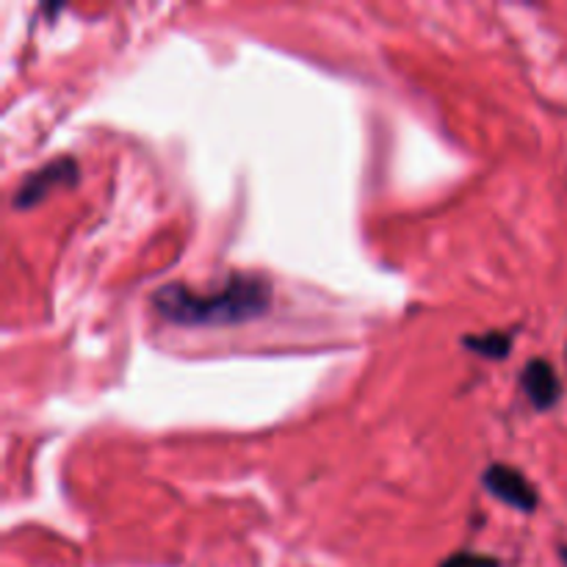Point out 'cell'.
<instances>
[{
  "instance_id": "cell-3",
  "label": "cell",
  "mask_w": 567,
  "mask_h": 567,
  "mask_svg": "<svg viewBox=\"0 0 567 567\" xmlns=\"http://www.w3.org/2000/svg\"><path fill=\"white\" fill-rule=\"evenodd\" d=\"M482 485H485V491L493 493L498 502L509 504V507H515L518 513H535L537 493L535 487L526 482V476L520 474V471L496 463L485 471Z\"/></svg>"
},
{
  "instance_id": "cell-2",
  "label": "cell",
  "mask_w": 567,
  "mask_h": 567,
  "mask_svg": "<svg viewBox=\"0 0 567 567\" xmlns=\"http://www.w3.org/2000/svg\"><path fill=\"white\" fill-rule=\"evenodd\" d=\"M78 183V161L75 158H61L50 161L42 169L31 172L25 177V183H20V188L14 192V208H33L42 199H48L55 188H70Z\"/></svg>"
},
{
  "instance_id": "cell-7",
  "label": "cell",
  "mask_w": 567,
  "mask_h": 567,
  "mask_svg": "<svg viewBox=\"0 0 567 567\" xmlns=\"http://www.w3.org/2000/svg\"><path fill=\"white\" fill-rule=\"evenodd\" d=\"M563 559H565V563H567V548H565V551H563Z\"/></svg>"
},
{
  "instance_id": "cell-5",
  "label": "cell",
  "mask_w": 567,
  "mask_h": 567,
  "mask_svg": "<svg viewBox=\"0 0 567 567\" xmlns=\"http://www.w3.org/2000/svg\"><path fill=\"white\" fill-rule=\"evenodd\" d=\"M463 343L468 349H474L480 358H491V360H502L504 354L513 349V338L504 336V332H485V336L465 338Z\"/></svg>"
},
{
  "instance_id": "cell-1",
  "label": "cell",
  "mask_w": 567,
  "mask_h": 567,
  "mask_svg": "<svg viewBox=\"0 0 567 567\" xmlns=\"http://www.w3.org/2000/svg\"><path fill=\"white\" fill-rule=\"evenodd\" d=\"M155 310L181 327H233L264 316L271 305L269 280L258 275H233L219 291L194 293L186 286H164L153 297Z\"/></svg>"
},
{
  "instance_id": "cell-4",
  "label": "cell",
  "mask_w": 567,
  "mask_h": 567,
  "mask_svg": "<svg viewBox=\"0 0 567 567\" xmlns=\"http://www.w3.org/2000/svg\"><path fill=\"white\" fill-rule=\"evenodd\" d=\"M520 388H524L526 399L535 410H548L559 402V377L546 360H532L526 363V369L520 371Z\"/></svg>"
},
{
  "instance_id": "cell-6",
  "label": "cell",
  "mask_w": 567,
  "mask_h": 567,
  "mask_svg": "<svg viewBox=\"0 0 567 567\" xmlns=\"http://www.w3.org/2000/svg\"><path fill=\"white\" fill-rule=\"evenodd\" d=\"M441 567H498L496 559L480 557V554H454L452 559H446Z\"/></svg>"
}]
</instances>
